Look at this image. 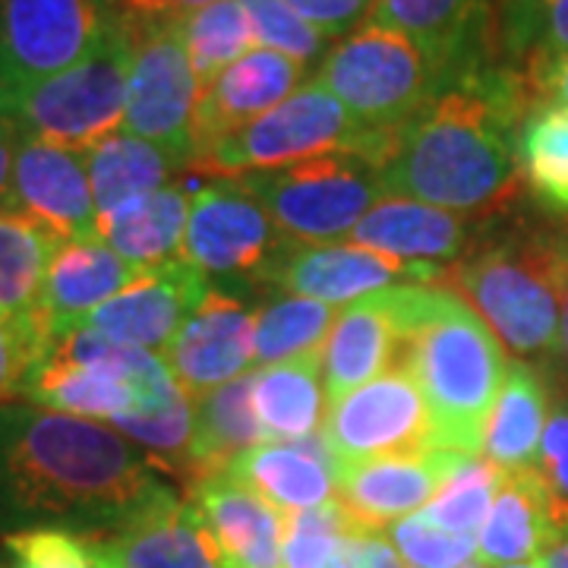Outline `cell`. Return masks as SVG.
Wrapping results in <instances>:
<instances>
[{"instance_id": "obj_1", "label": "cell", "mask_w": 568, "mask_h": 568, "mask_svg": "<svg viewBox=\"0 0 568 568\" xmlns=\"http://www.w3.org/2000/svg\"><path fill=\"white\" fill-rule=\"evenodd\" d=\"M168 487L121 429L32 402H0V534L99 537Z\"/></svg>"}, {"instance_id": "obj_2", "label": "cell", "mask_w": 568, "mask_h": 568, "mask_svg": "<svg viewBox=\"0 0 568 568\" xmlns=\"http://www.w3.org/2000/svg\"><path fill=\"white\" fill-rule=\"evenodd\" d=\"M534 92L511 67H484L443 89L395 133L383 164L386 196L455 215H489L521 190L518 133Z\"/></svg>"}, {"instance_id": "obj_3", "label": "cell", "mask_w": 568, "mask_h": 568, "mask_svg": "<svg viewBox=\"0 0 568 568\" xmlns=\"http://www.w3.org/2000/svg\"><path fill=\"white\" fill-rule=\"evenodd\" d=\"M405 325V366L424 392L433 443L446 452L480 455L489 414L506 383V347L446 287L407 284Z\"/></svg>"}, {"instance_id": "obj_4", "label": "cell", "mask_w": 568, "mask_h": 568, "mask_svg": "<svg viewBox=\"0 0 568 568\" xmlns=\"http://www.w3.org/2000/svg\"><path fill=\"white\" fill-rule=\"evenodd\" d=\"M452 294H462L493 335L525 361L547 386L559 376V284L556 234L537 227H508L474 237L465 260L455 263Z\"/></svg>"}, {"instance_id": "obj_5", "label": "cell", "mask_w": 568, "mask_h": 568, "mask_svg": "<svg viewBox=\"0 0 568 568\" xmlns=\"http://www.w3.org/2000/svg\"><path fill=\"white\" fill-rule=\"evenodd\" d=\"M395 133H373L347 114V108L320 82L301 85L268 114L246 123L244 130L212 145L193 162L212 181H234L253 171H272L284 164L351 152L373 162L379 171L392 152Z\"/></svg>"}, {"instance_id": "obj_6", "label": "cell", "mask_w": 568, "mask_h": 568, "mask_svg": "<svg viewBox=\"0 0 568 568\" xmlns=\"http://www.w3.org/2000/svg\"><path fill=\"white\" fill-rule=\"evenodd\" d=\"M373 133H398L443 89V67L414 39L366 20L320 63L316 80Z\"/></svg>"}, {"instance_id": "obj_7", "label": "cell", "mask_w": 568, "mask_h": 568, "mask_svg": "<svg viewBox=\"0 0 568 568\" xmlns=\"http://www.w3.org/2000/svg\"><path fill=\"white\" fill-rule=\"evenodd\" d=\"M263 205L284 237L297 244H338L386 200L383 174L351 152L320 155L234 178Z\"/></svg>"}, {"instance_id": "obj_8", "label": "cell", "mask_w": 568, "mask_h": 568, "mask_svg": "<svg viewBox=\"0 0 568 568\" xmlns=\"http://www.w3.org/2000/svg\"><path fill=\"white\" fill-rule=\"evenodd\" d=\"M130 61L133 29L108 20L99 44L77 67L29 89L7 111V121L26 136L89 152L123 126Z\"/></svg>"}, {"instance_id": "obj_9", "label": "cell", "mask_w": 568, "mask_h": 568, "mask_svg": "<svg viewBox=\"0 0 568 568\" xmlns=\"http://www.w3.org/2000/svg\"><path fill=\"white\" fill-rule=\"evenodd\" d=\"M133 29V61L126 80L123 133L155 142L174 159L193 168V114L200 102V82L178 17L140 22Z\"/></svg>"}, {"instance_id": "obj_10", "label": "cell", "mask_w": 568, "mask_h": 568, "mask_svg": "<svg viewBox=\"0 0 568 568\" xmlns=\"http://www.w3.org/2000/svg\"><path fill=\"white\" fill-rule=\"evenodd\" d=\"M104 26L99 0H0V118L29 89L77 67Z\"/></svg>"}, {"instance_id": "obj_11", "label": "cell", "mask_w": 568, "mask_h": 568, "mask_svg": "<svg viewBox=\"0 0 568 568\" xmlns=\"http://www.w3.org/2000/svg\"><path fill=\"white\" fill-rule=\"evenodd\" d=\"M323 443L338 470L388 455L433 452V420L414 373L407 366H395L328 402Z\"/></svg>"}, {"instance_id": "obj_12", "label": "cell", "mask_w": 568, "mask_h": 568, "mask_svg": "<svg viewBox=\"0 0 568 568\" xmlns=\"http://www.w3.org/2000/svg\"><path fill=\"white\" fill-rule=\"evenodd\" d=\"M291 244L244 186L212 181L193 193L181 260L205 278L265 282Z\"/></svg>"}, {"instance_id": "obj_13", "label": "cell", "mask_w": 568, "mask_h": 568, "mask_svg": "<svg viewBox=\"0 0 568 568\" xmlns=\"http://www.w3.org/2000/svg\"><path fill=\"white\" fill-rule=\"evenodd\" d=\"M0 212L39 224L58 244L95 241L99 209L89 183L85 152L22 133L13 183Z\"/></svg>"}, {"instance_id": "obj_14", "label": "cell", "mask_w": 568, "mask_h": 568, "mask_svg": "<svg viewBox=\"0 0 568 568\" xmlns=\"http://www.w3.org/2000/svg\"><path fill=\"white\" fill-rule=\"evenodd\" d=\"M85 540L102 568H227L203 511L171 487L149 496L118 528Z\"/></svg>"}, {"instance_id": "obj_15", "label": "cell", "mask_w": 568, "mask_h": 568, "mask_svg": "<svg viewBox=\"0 0 568 568\" xmlns=\"http://www.w3.org/2000/svg\"><path fill=\"white\" fill-rule=\"evenodd\" d=\"M446 278L443 265L405 263L386 253H373L354 244H294L268 272L265 284L282 294L310 297L328 306H347L366 294L398 287V284H429Z\"/></svg>"}, {"instance_id": "obj_16", "label": "cell", "mask_w": 568, "mask_h": 568, "mask_svg": "<svg viewBox=\"0 0 568 568\" xmlns=\"http://www.w3.org/2000/svg\"><path fill=\"white\" fill-rule=\"evenodd\" d=\"M162 361L193 402L250 376L256 366V310L212 287L164 347Z\"/></svg>"}, {"instance_id": "obj_17", "label": "cell", "mask_w": 568, "mask_h": 568, "mask_svg": "<svg viewBox=\"0 0 568 568\" xmlns=\"http://www.w3.org/2000/svg\"><path fill=\"white\" fill-rule=\"evenodd\" d=\"M209 291L212 287L203 272L183 260L159 268H142L140 278L99 306L82 328L99 332L114 345L162 354Z\"/></svg>"}, {"instance_id": "obj_18", "label": "cell", "mask_w": 568, "mask_h": 568, "mask_svg": "<svg viewBox=\"0 0 568 568\" xmlns=\"http://www.w3.org/2000/svg\"><path fill=\"white\" fill-rule=\"evenodd\" d=\"M405 287H386L338 310L323 347L328 402L361 388L395 366H405Z\"/></svg>"}, {"instance_id": "obj_19", "label": "cell", "mask_w": 568, "mask_h": 568, "mask_svg": "<svg viewBox=\"0 0 568 568\" xmlns=\"http://www.w3.org/2000/svg\"><path fill=\"white\" fill-rule=\"evenodd\" d=\"M304 73L301 63L268 48H256L237 63H231L219 80L200 92L193 114V162L212 145H219L231 133L244 130L246 123L291 99L301 89Z\"/></svg>"}, {"instance_id": "obj_20", "label": "cell", "mask_w": 568, "mask_h": 568, "mask_svg": "<svg viewBox=\"0 0 568 568\" xmlns=\"http://www.w3.org/2000/svg\"><path fill=\"white\" fill-rule=\"evenodd\" d=\"M493 0H376L369 22L414 39L443 67L448 85L493 67L487 54Z\"/></svg>"}, {"instance_id": "obj_21", "label": "cell", "mask_w": 568, "mask_h": 568, "mask_svg": "<svg viewBox=\"0 0 568 568\" xmlns=\"http://www.w3.org/2000/svg\"><path fill=\"white\" fill-rule=\"evenodd\" d=\"M190 499L203 511L227 568H284L287 515L227 470L190 484Z\"/></svg>"}, {"instance_id": "obj_22", "label": "cell", "mask_w": 568, "mask_h": 568, "mask_svg": "<svg viewBox=\"0 0 568 568\" xmlns=\"http://www.w3.org/2000/svg\"><path fill=\"white\" fill-rule=\"evenodd\" d=\"M446 448L424 455H388L338 470L335 499L364 528L388 530L414 511H424L443 484L448 467Z\"/></svg>"}, {"instance_id": "obj_23", "label": "cell", "mask_w": 568, "mask_h": 568, "mask_svg": "<svg viewBox=\"0 0 568 568\" xmlns=\"http://www.w3.org/2000/svg\"><path fill=\"white\" fill-rule=\"evenodd\" d=\"M140 265L123 260L102 237L58 244L41 291V323L54 342H61L67 332L85 323L99 306L126 291L140 278Z\"/></svg>"}, {"instance_id": "obj_24", "label": "cell", "mask_w": 568, "mask_h": 568, "mask_svg": "<svg viewBox=\"0 0 568 568\" xmlns=\"http://www.w3.org/2000/svg\"><path fill=\"white\" fill-rule=\"evenodd\" d=\"M130 383L136 388V407L114 420L126 439L155 462L190 480V443H193V398L174 379L162 354L133 351Z\"/></svg>"}, {"instance_id": "obj_25", "label": "cell", "mask_w": 568, "mask_h": 568, "mask_svg": "<svg viewBox=\"0 0 568 568\" xmlns=\"http://www.w3.org/2000/svg\"><path fill=\"white\" fill-rule=\"evenodd\" d=\"M347 244L386 253L405 263H458L474 244L470 219L436 205L386 196L347 237Z\"/></svg>"}, {"instance_id": "obj_26", "label": "cell", "mask_w": 568, "mask_h": 568, "mask_svg": "<svg viewBox=\"0 0 568 568\" xmlns=\"http://www.w3.org/2000/svg\"><path fill=\"white\" fill-rule=\"evenodd\" d=\"M559 521L562 515L537 467L503 474L499 493L477 537V559L487 568L540 562Z\"/></svg>"}, {"instance_id": "obj_27", "label": "cell", "mask_w": 568, "mask_h": 568, "mask_svg": "<svg viewBox=\"0 0 568 568\" xmlns=\"http://www.w3.org/2000/svg\"><path fill=\"white\" fill-rule=\"evenodd\" d=\"M227 474L284 515L325 506L338 493V465L325 448L323 433L304 443H260L227 467Z\"/></svg>"}, {"instance_id": "obj_28", "label": "cell", "mask_w": 568, "mask_h": 568, "mask_svg": "<svg viewBox=\"0 0 568 568\" xmlns=\"http://www.w3.org/2000/svg\"><path fill=\"white\" fill-rule=\"evenodd\" d=\"M193 193L181 181L140 196L99 222V237L140 268L178 263L183 256Z\"/></svg>"}, {"instance_id": "obj_29", "label": "cell", "mask_w": 568, "mask_h": 568, "mask_svg": "<svg viewBox=\"0 0 568 568\" xmlns=\"http://www.w3.org/2000/svg\"><path fill=\"white\" fill-rule=\"evenodd\" d=\"M549 386L525 361H511L503 392L489 414L484 455L503 474L534 470L549 420Z\"/></svg>"}, {"instance_id": "obj_30", "label": "cell", "mask_w": 568, "mask_h": 568, "mask_svg": "<svg viewBox=\"0 0 568 568\" xmlns=\"http://www.w3.org/2000/svg\"><path fill=\"white\" fill-rule=\"evenodd\" d=\"M325 402L323 351L253 373V407L268 443H304L323 433Z\"/></svg>"}, {"instance_id": "obj_31", "label": "cell", "mask_w": 568, "mask_h": 568, "mask_svg": "<svg viewBox=\"0 0 568 568\" xmlns=\"http://www.w3.org/2000/svg\"><path fill=\"white\" fill-rule=\"evenodd\" d=\"M260 443H268V436L263 433L253 407V373H250L193 402L190 484L209 474H222Z\"/></svg>"}, {"instance_id": "obj_32", "label": "cell", "mask_w": 568, "mask_h": 568, "mask_svg": "<svg viewBox=\"0 0 568 568\" xmlns=\"http://www.w3.org/2000/svg\"><path fill=\"white\" fill-rule=\"evenodd\" d=\"M85 168H89L99 222L114 215L126 203L174 183L171 178L186 171V164L174 159L168 149L140 140L133 133H123V130L95 142L85 152Z\"/></svg>"}, {"instance_id": "obj_33", "label": "cell", "mask_w": 568, "mask_h": 568, "mask_svg": "<svg viewBox=\"0 0 568 568\" xmlns=\"http://www.w3.org/2000/svg\"><path fill=\"white\" fill-rule=\"evenodd\" d=\"M58 241L39 224L0 212V323L29 320L41 306Z\"/></svg>"}, {"instance_id": "obj_34", "label": "cell", "mask_w": 568, "mask_h": 568, "mask_svg": "<svg viewBox=\"0 0 568 568\" xmlns=\"http://www.w3.org/2000/svg\"><path fill=\"white\" fill-rule=\"evenodd\" d=\"M518 164L530 196L568 219V111L537 102L518 133Z\"/></svg>"}, {"instance_id": "obj_35", "label": "cell", "mask_w": 568, "mask_h": 568, "mask_svg": "<svg viewBox=\"0 0 568 568\" xmlns=\"http://www.w3.org/2000/svg\"><path fill=\"white\" fill-rule=\"evenodd\" d=\"M178 22H181L183 44L200 82V92L219 80L231 63L256 51V36H253V22H250L244 0L209 3L203 10L178 17Z\"/></svg>"}, {"instance_id": "obj_36", "label": "cell", "mask_w": 568, "mask_h": 568, "mask_svg": "<svg viewBox=\"0 0 568 568\" xmlns=\"http://www.w3.org/2000/svg\"><path fill=\"white\" fill-rule=\"evenodd\" d=\"M338 306L282 294L256 310V366H275L320 354Z\"/></svg>"}, {"instance_id": "obj_37", "label": "cell", "mask_w": 568, "mask_h": 568, "mask_svg": "<svg viewBox=\"0 0 568 568\" xmlns=\"http://www.w3.org/2000/svg\"><path fill=\"white\" fill-rule=\"evenodd\" d=\"M503 51L525 80L568 58V0H508L503 17Z\"/></svg>"}, {"instance_id": "obj_38", "label": "cell", "mask_w": 568, "mask_h": 568, "mask_svg": "<svg viewBox=\"0 0 568 568\" xmlns=\"http://www.w3.org/2000/svg\"><path fill=\"white\" fill-rule=\"evenodd\" d=\"M499 484H503V470L489 465L487 458L452 452L446 477L436 489V496L429 499V506L424 508V515L439 528L480 537Z\"/></svg>"}, {"instance_id": "obj_39", "label": "cell", "mask_w": 568, "mask_h": 568, "mask_svg": "<svg viewBox=\"0 0 568 568\" xmlns=\"http://www.w3.org/2000/svg\"><path fill=\"white\" fill-rule=\"evenodd\" d=\"M351 525L354 518L338 499L287 515L284 568H351L347 566Z\"/></svg>"}, {"instance_id": "obj_40", "label": "cell", "mask_w": 568, "mask_h": 568, "mask_svg": "<svg viewBox=\"0 0 568 568\" xmlns=\"http://www.w3.org/2000/svg\"><path fill=\"white\" fill-rule=\"evenodd\" d=\"M256 48L278 51L284 58L297 61L301 67L325 61L328 54V39L287 3V0H244Z\"/></svg>"}, {"instance_id": "obj_41", "label": "cell", "mask_w": 568, "mask_h": 568, "mask_svg": "<svg viewBox=\"0 0 568 568\" xmlns=\"http://www.w3.org/2000/svg\"><path fill=\"white\" fill-rule=\"evenodd\" d=\"M410 568H462L477 559V537L439 528L424 511H414L386 530Z\"/></svg>"}, {"instance_id": "obj_42", "label": "cell", "mask_w": 568, "mask_h": 568, "mask_svg": "<svg viewBox=\"0 0 568 568\" xmlns=\"http://www.w3.org/2000/svg\"><path fill=\"white\" fill-rule=\"evenodd\" d=\"M10 568H99L89 540L63 528H32L3 537Z\"/></svg>"}, {"instance_id": "obj_43", "label": "cell", "mask_w": 568, "mask_h": 568, "mask_svg": "<svg viewBox=\"0 0 568 568\" xmlns=\"http://www.w3.org/2000/svg\"><path fill=\"white\" fill-rule=\"evenodd\" d=\"M537 474L544 477L552 503L559 515H568V398H559L549 407L544 443H540V458H537Z\"/></svg>"}, {"instance_id": "obj_44", "label": "cell", "mask_w": 568, "mask_h": 568, "mask_svg": "<svg viewBox=\"0 0 568 568\" xmlns=\"http://www.w3.org/2000/svg\"><path fill=\"white\" fill-rule=\"evenodd\" d=\"M310 26H316L325 39L351 36L364 26L376 7V0H287Z\"/></svg>"}, {"instance_id": "obj_45", "label": "cell", "mask_w": 568, "mask_h": 568, "mask_svg": "<svg viewBox=\"0 0 568 568\" xmlns=\"http://www.w3.org/2000/svg\"><path fill=\"white\" fill-rule=\"evenodd\" d=\"M556 234V284H559V376L556 386H562L568 398V231Z\"/></svg>"}, {"instance_id": "obj_46", "label": "cell", "mask_w": 568, "mask_h": 568, "mask_svg": "<svg viewBox=\"0 0 568 568\" xmlns=\"http://www.w3.org/2000/svg\"><path fill=\"white\" fill-rule=\"evenodd\" d=\"M164 3L168 0H99L104 20L121 22V26L164 20Z\"/></svg>"}, {"instance_id": "obj_47", "label": "cell", "mask_w": 568, "mask_h": 568, "mask_svg": "<svg viewBox=\"0 0 568 568\" xmlns=\"http://www.w3.org/2000/svg\"><path fill=\"white\" fill-rule=\"evenodd\" d=\"M530 92L540 95L547 104H556V108H566L568 111V58L547 67L540 77H534L530 80Z\"/></svg>"}, {"instance_id": "obj_48", "label": "cell", "mask_w": 568, "mask_h": 568, "mask_svg": "<svg viewBox=\"0 0 568 568\" xmlns=\"http://www.w3.org/2000/svg\"><path fill=\"white\" fill-rule=\"evenodd\" d=\"M20 126L7 118H0V205L7 203L10 183H13V164H17V149H20Z\"/></svg>"}, {"instance_id": "obj_49", "label": "cell", "mask_w": 568, "mask_h": 568, "mask_svg": "<svg viewBox=\"0 0 568 568\" xmlns=\"http://www.w3.org/2000/svg\"><path fill=\"white\" fill-rule=\"evenodd\" d=\"M540 566L544 568H568V515L559 521V530L552 537V544L544 549L540 556Z\"/></svg>"}, {"instance_id": "obj_50", "label": "cell", "mask_w": 568, "mask_h": 568, "mask_svg": "<svg viewBox=\"0 0 568 568\" xmlns=\"http://www.w3.org/2000/svg\"><path fill=\"white\" fill-rule=\"evenodd\" d=\"M209 3H219V0H168L164 3V17H186L193 10H203Z\"/></svg>"}, {"instance_id": "obj_51", "label": "cell", "mask_w": 568, "mask_h": 568, "mask_svg": "<svg viewBox=\"0 0 568 568\" xmlns=\"http://www.w3.org/2000/svg\"><path fill=\"white\" fill-rule=\"evenodd\" d=\"M506 568H544L540 562H525V566H506Z\"/></svg>"}, {"instance_id": "obj_52", "label": "cell", "mask_w": 568, "mask_h": 568, "mask_svg": "<svg viewBox=\"0 0 568 568\" xmlns=\"http://www.w3.org/2000/svg\"><path fill=\"white\" fill-rule=\"evenodd\" d=\"M462 568H487V566H484L480 559H474V562H467V566H462Z\"/></svg>"}, {"instance_id": "obj_53", "label": "cell", "mask_w": 568, "mask_h": 568, "mask_svg": "<svg viewBox=\"0 0 568 568\" xmlns=\"http://www.w3.org/2000/svg\"><path fill=\"white\" fill-rule=\"evenodd\" d=\"M0 568H10L7 566V559H3V552H0Z\"/></svg>"}, {"instance_id": "obj_54", "label": "cell", "mask_w": 568, "mask_h": 568, "mask_svg": "<svg viewBox=\"0 0 568 568\" xmlns=\"http://www.w3.org/2000/svg\"><path fill=\"white\" fill-rule=\"evenodd\" d=\"M99 568H102V566H99Z\"/></svg>"}]
</instances>
